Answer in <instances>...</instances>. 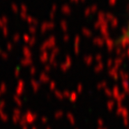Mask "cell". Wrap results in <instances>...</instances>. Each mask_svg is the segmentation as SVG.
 I'll return each mask as SVG.
<instances>
[{"label": "cell", "instance_id": "6da1fadb", "mask_svg": "<svg viewBox=\"0 0 129 129\" xmlns=\"http://www.w3.org/2000/svg\"><path fill=\"white\" fill-rule=\"evenodd\" d=\"M126 36L129 39V23H128V27H127V30H126Z\"/></svg>", "mask_w": 129, "mask_h": 129}]
</instances>
